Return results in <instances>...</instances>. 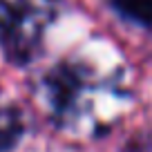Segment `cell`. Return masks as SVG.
Returning <instances> with one entry per match:
<instances>
[{
    "label": "cell",
    "instance_id": "obj_1",
    "mask_svg": "<svg viewBox=\"0 0 152 152\" xmlns=\"http://www.w3.org/2000/svg\"><path fill=\"white\" fill-rule=\"evenodd\" d=\"M36 96L49 121L72 137L105 132L130 103V90L119 69L105 72L81 58L49 67L36 85Z\"/></svg>",
    "mask_w": 152,
    "mask_h": 152
},
{
    "label": "cell",
    "instance_id": "obj_2",
    "mask_svg": "<svg viewBox=\"0 0 152 152\" xmlns=\"http://www.w3.org/2000/svg\"><path fill=\"white\" fill-rule=\"evenodd\" d=\"M61 0H0V49L16 65H27L43 47Z\"/></svg>",
    "mask_w": 152,
    "mask_h": 152
},
{
    "label": "cell",
    "instance_id": "obj_3",
    "mask_svg": "<svg viewBox=\"0 0 152 152\" xmlns=\"http://www.w3.org/2000/svg\"><path fill=\"white\" fill-rule=\"evenodd\" d=\"M25 125H23V116L16 107L2 105L0 107V152H7L16 145V141L20 139Z\"/></svg>",
    "mask_w": 152,
    "mask_h": 152
},
{
    "label": "cell",
    "instance_id": "obj_4",
    "mask_svg": "<svg viewBox=\"0 0 152 152\" xmlns=\"http://www.w3.org/2000/svg\"><path fill=\"white\" fill-rule=\"evenodd\" d=\"M112 7L123 18L143 27H152V0H112Z\"/></svg>",
    "mask_w": 152,
    "mask_h": 152
},
{
    "label": "cell",
    "instance_id": "obj_5",
    "mask_svg": "<svg viewBox=\"0 0 152 152\" xmlns=\"http://www.w3.org/2000/svg\"><path fill=\"white\" fill-rule=\"evenodd\" d=\"M125 152H152V134H139L128 143Z\"/></svg>",
    "mask_w": 152,
    "mask_h": 152
}]
</instances>
